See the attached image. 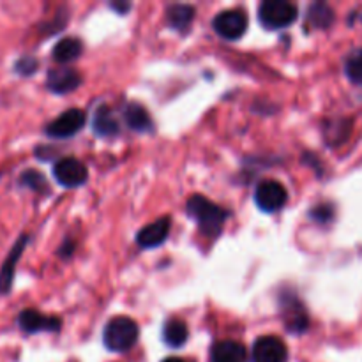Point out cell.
<instances>
[{
	"instance_id": "cell-1",
	"label": "cell",
	"mask_w": 362,
	"mask_h": 362,
	"mask_svg": "<svg viewBox=\"0 0 362 362\" xmlns=\"http://www.w3.org/2000/svg\"><path fill=\"white\" fill-rule=\"evenodd\" d=\"M186 211L189 218L197 221L202 232L207 237H212V239L223 232V225H225L226 218H228V212L225 209L216 205L214 202L207 200L202 194H193L187 200Z\"/></svg>"
},
{
	"instance_id": "cell-2",
	"label": "cell",
	"mask_w": 362,
	"mask_h": 362,
	"mask_svg": "<svg viewBox=\"0 0 362 362\" xmlns=\"http://www.w3.org/2000/svg\"><path fill=\"white\" fill-rule=\"evenodd\" d=\"M138 329L136 322L129 317H115L106 324L105 332H103V341L105 346L112 352H127L138 341Z\"/></svg>"
},
{
	"instance_id": "cell-3",
	"label": "cell",
	"mask_w": 362,
	"mask_h": 362,
	"mask_svg": "<svg viewBox=\"0 0 362 362\" xmlns=\"http://www.w3.org/2000/svg\"><path fill=\"white\" fill-rule=\"evenodd\" d=\"M258 20L267 30H278L297 20V7L286 0H265L258 7Z\"/></svg>"
},
{
	"instance_id": "cell-4",
	"label": "cell",
	"mask_w": 362,
	"mask_h": 362,
	"mask_svg": "<svg viewBox=\"0 0 362 362\" xmlns=\"http://www.w3.org/2000/svg\"><path fill=\"white\" fill-rule=\"evenodd\" d=\"M216 34L228 41H237L247 30V16L240 9H228L219 13L212 21Z\"/></svg>"
},
{
	"instance_id": "cell-5",
	"label": "cell",
	"mask_w": 362,
	"mask_h": 362,
	"mask_svg": "<svg viewBox=\"0 0 362 362\" xmlns=\"http://www.w3.org/2000/svg\"><path fill=\"white\" fill-rule=\"evenodd\" d=\"M286 198H288V193L278 180H264L258 184L255 191V204L264 212L279 211L286 204Z\"/></svg>"
},
{
	"instance_id": "cell-6",
	"label": "cell",
	"mask_w": 362,
	"mask_h": 362,
	"mask_svg": "<svg viewBox=\"0 0 362 362\" xmlns=\"http://www.w3.org/2000/svg\"><path fill=\"white\" fill-rule=\"evenodd\" d=\"M55 180L64 187L83 186L88 179V172L81 161L74 158H64L53 166Z\"/></svg>"
},
{
	"instance_id": "cell-7",
	"label": "cell",
	"mask_w": 362,
	"mask_h": 362,
	"mask_svg": "<svg viewBox=\"0 0 362 362\" xmlns=\"http://www.w3.org/2000/svg\"><path fill=\"white\" fill-rule=\"evenodd\" d=\"M85 126V112L78 108H71L64 112L62 115L57 117L53 122L48 124L46 127V134L52 138H71Z\"/></svg>"
},
{
	"instance_id": "cell-8",
	"label": "cell",
	"mask_w": 362,
	"mask_h": 362,
	"mask_svg": "<svg viewBox=\"0 0 362 362\" xmlns=\"http://www.w3.org/2000/svg\"><path fill=\"white\" fill-rule=\"evenodd\" d=\"M288 350L286 345L276 336H264L255 341L251 350V361L253 362H286Z\"/></svg>"
},
{
	"instance_id": "cell-9",
	"label": "cell",
	"mask_w": 362,
	"mask_h": 362,
	"mask_svg": "<svg viewBox=\"0 0 362 362\" xmlns=\"http://www.w3.org/2000/svg\"><path fill=\"white\" fill-rule=\"evenodd\" d=\"M18 325L25 332H53L60 329V318L46 317L35 310H23L18 317Z\"/></svg>"
},
{
	"instance_id": "cell-10",
	"label": "cell",
	"mask_w": 362,
	"mask_h": 362,
	"mask_svg": "<svg viewBox=\"0 0 362 362\" xmlns=\"http://www.w3.org/2000/svg\"><path fill=\"white\" fill-rule=\"evenodd\" d=\"M170 228H172V219L161 218L158 221L151 223L145 228H141L136 235V243L140 247L151 250V247H158L168 239Z\"/></svg>"
},
{
	"instance_id": "cell-11",
	"label": "cell",
	"mask_w": 362,
	"mask_h": 362,
	"mask_svg": "<svg viewBox=\"0 0 362 362\" xmlns=\"http://www.w3.org/2000/svg\"><path fill=\"white\" fill-rule=\"evenodd\" d=\"M27 243H28V237L21 235L20 239L16 240V244L13 246V250L9 251V255H7L6 262L2 264V269H0V293H2V296L9 293L11 288H13L14 269H16L18 260L21 258V253H23Z\"/></svg>"
},
{
	"instance_id": "cell-12",
	"label": "cell",
	"mask_w": 362,
	"mask_h": 362,
	"mask_svg": "<svg viewBox=\"0 0 362 362\" xmlns=\"http://www.w3.org/2000/svg\"><path fill=\"white\" fill-rule=\"evenodd\" d=\"M81 76L74 69H66V67H60V69H52L48 73V80L46 85L52 92L55 94H67V92H73L80 87Z\"/></svg>"
},
{
	"instance_id": "cell-13",
	"label": "cell",
	"mask_w": 362,
	"mask_h": 362,
	"mask_svg": "<svg viewBox=\"0 0 362 362\" xmlns=\"http://www.w3.org/2000/svg\"><path fill=\"white\" fill-rule=\"evenodd\" d=\"M212 362H247V350L243 343L225 339L212 346L211 350Z\"/></svg>"
},
{
	"instance_id": "cell-14",
	"label": "cell",
	"mask_w": 362,
	"mask_h": 362,
	"mask_svg": "<svg viewBox=\"0 0 362 362\" xmlns=\"http://www.w3.org/2000/svg\"><path fill=\"white\" fill-rule=\"evenodd\" d=\"M124 119H126V124L133 131H140V133H145V131L152 129V120L148 117L147 110L144 108L138 103H129L124 110Z\"/></svg>"
},
{
	"instance_id": "cell-15",
	"label": "cell",
	"mask_w": 362,
	"mask_h": 362,
	"mask_svg": "<svg viewBox=\"0 0 362 362\" xmlns=\"http://www.w3.org/2000/svg\"><path fill=\"white\" fill-rule=\"evenodd\" d=\"M120 131L119 120L115 119V115L112 113V110L101 106V108L95 112L94 117V133H98L99 136H115Z\"/></svg>"
},
{
	"instance_id": "cell-16",
	"label": "cell",
	"mask_w": 362,
	"mask_h": 362,
	"mask_svg": "<svg viewBox=\"0 0 362 362\" xmlns=\"http://www.w3.org/2000/svg\"><path fill=\"white\" fill-rule=\"evenodd\" d=\"M187 336H189L187 325L182 320H175V318L166 322L165 329H163V339L172 349H180L182 345H186Z\"/></svg>"
},
{
	"instance_id": "cell-17",
	"label": "cell",
	"mask_w": 362,
	"mask_h": 362,
	"mask_svg": "<svg viewBox=\"0 0 362 362\" xmlns=\"http://www.w3.org/2000/svg\"><path fill=\"white\" fill-rule=\"evenodd\" d=\"M166 20H168L170 27L175 30H186L194 20V9L191 6H184V4H177L166 11Z\"/></svg>"
},
{
	"instance_id": "cell-18",
	"label": "cell",
	"mask_w": 362,
	"mask_h": 362,
	"mask_svg": "<svg viewBox=\"0 0 362 362\" xmlns=\"http://www.w3.org/2000/svg\"><path fill=\"white\" fill-rule=\"evenodd\" d=\"M81 53V42L80 39L76 37H66V39H60L57 42V46L53 48V60L59 64H67L71 60L76 59L78 55Z\"/></svg>"
},
{
	"instance_id": "cell-19",
	"label": "cell",
	"mask_w": 362,
	"mask_h": 362,
	"mask_svg": "<svg viewBox=\"0 0 362 362\" xmlns=\"http://www.w3.org/2000/svg\"><path fill=\"white\" fill-rule=\"evenodd\" d=\"M308 20L313 25L315 28H329L332 23H334L336 16L334 11L324 2H317L310 7L308 11Z\"/></svg>"
},
{
	"instance_id": "cell-20",
	"label": "cell",
	"mask_w": 362,
	"mask_h": 362,
	"mask_svg": "<svg viewBox=\"0 0 362 362\" xmlns=\"http://www.w3.org/2000/svg\"><path fill=\"white\" fill-rule=\"evenodd\" d=\"M345 73L354 83L362 85V48L356 49L345 62Z\"/></svg>"
},
{
	"instance_id": "cell-21",
	"label": "cell",
	"mask_w": 362,
	"mask_h": 362,
	"mask_svg": "<svg viewBox=\"0 0 362 362\" xmlns=\"http://www.w3.org/2000/svg\"><path fill=\"white\" fill-rule=\"evenodd\" d=\"M20 184L21 186L30 187V189H34V191H41V189H45L46 180L41 173L34 172V170H27V172L20 177Z\"/></svg>"
},
{
	"instance_id": "cell-22",
	"label": "cell",
	"mask_w": 362,
	"mask_h": 362,
	"mask_svg": "<svg viewBox=\"0 0 362 362\" xmlns=\"http://www.w3.org/2000/svg\"><path fill=\"white\" fill-rule=\"evenodd\" d=\"M311 218H313L315 221L325 225V223H329L332 218H334V209H332V205L329 204H322L311 211Z\"/></svg>"
},
{
	"instance_id": "cell-23",
	"label": "cell",
	"mask_w": 362,
	"mask_h": 362,
	"mask_svg": "<svg viewBox=\"0 0 362 362\" xmlns=\"http://www.w3.org/2000/svg\"><path fill=\"white\" fill-rule=\"evenodd\" d=\"M14 69H16V73L20 74H32L35 69H37V60H34L32 57H23V59L18 60Z\"/></svg>"
},
{
	"instance_id": "cell-24",
	"label": "cell",
	"mask_w": 362,
	"mask_h": 362,
	"mask_svg": "<svg viewBox=\"0 0 362 362\" xmlns=\"http://www.w3.org/2000/svg\"><path fill=\"white\" fill-rule=\"evenodd\" d=\"M112 7H113V9H115V11H119L120 14H124V13H126V11H129L131 4H127V2H120V4L113 2V4H112Z\"/></svg>"
},
{
	"instance_id": "cell-25",
	"label": "cell",
	"mask_w": 362,
	"mask_h": 362,
	"mask_svg": "<svg viewBox=\"0 0 362 362\" xmlns=\"http://www.w3.org/2000/svg\"><path fill=\"white\" fill-rule=\"evenodd\" d=\"M163 362H186V361L179 359V357H168V359H165Z\"/></svg>"
}]
</instances>
